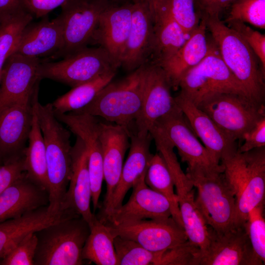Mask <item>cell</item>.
<instances>
[{
  "label": "cell",
  "mask_w": 265,
  "mask_h": 265,
  "mask_svg": "<svg viewBox=\"0 0 265 265\" xmlns=\"http://www.w3.org/2000/svg\"><path fill=\"white\" fill-rule=\"evenodd\" d=\"M25 172L24 156L0 163V194Z\"/></svg>",
  "instance_id": "obj_43"
},
{
  "label": "cell",
  "mask_w": 265,
  "mask_h": 265,
  "mask_svg": "<svg viewBox=\"0 0 265 265\" xmlns=\"http://www.w3.org/2000/svg\"><path fill=\"white\" fill-rule=\"evenodd\" d=\"M24 10L21 0H0V23Z\"/></svg>",
  "instance_id": "obj_47"
},
{
  "label": "cell",
  "mask_w": 265,
  "mask_h": 265,
  "mask_svg": "<svg viewBox=\"0 0 265 265\" xmlns=\"http://www.w3.org/2000/svg\"><path fill=\"white\" fill-rule=\"evenodd\" d=\"M207 29L206 17L201 16L198 25L183 46L172 57L159 65L164 71L172 88L177 89L184 74L207 54L210 41L207 38Z\"/></svg>",
  "instance_id": "obj_29"
},
{
  "label": "cell",
  "mask_w": 265,
  "mask_h": 265,
  "mask_svg": "<svg viewBox=\"0 0 265 265\" xmlns=\"http://www.w3.org/2000/svg\"><path fill=\"white\" fill-rule=\"evenodd\" d=\"M170 82L159 65L148 63L140 111L134 121L133 131L146 134L160 117L180 109L171 93Z\"/></svg>",
  "instance_id": "obj_15"
},
{
  "label": "cell",
  "mask_w": 265,
  "mask_h": 265,
  "mask_svg": "<svg viewBox=\"0 0 265 265\" xmlns=\"http://www.w3.org/2000/svg\"><path fill=\"white\" fill-rule=\"evenodd\" d=\"M63 45L62 28L57 17H46L28 24L24 30L14 53L28 57L51 56L59 52Z\"/></svg>",
  "instance_id": "obj_28"
},
{
  "label": "cell",
  "mask_w": 265,
  "mask_h": 265,
  "mask_svg": "<svg viewBox=\"0 0 265 265\" xmlns=\"http://www.w3.org/2000/svg\"><path fill=\"white\" fill-rule=\"evenodd\" d=\"M147 1L154 22L159 12L164 0H147Z\"/></svg>",
  "instance_id": "obj_48"
},
{
  "label": "cell",
  "mask_w": 265,
  "mask_h": 265,
  "mask_svg": "<svg viewBox=\"0 0 265 265\" xmlns=\"http://www.w3.org/2000/svg\"><path fill=\"white\" fill-rule=\"evenodd\" d=\"M32 97L0 108V156L3 162L23 156L31 129Z\"/></svg>",
  "instance_id": "obj_17"
},
{
  "label": "cell",
  "mask_w": 265,
  "mask_h": 265,
  "mask_svg": "<svg viewBox=\"0 0 265 265\" xmlns=\"http://www.w3.org/2000/svg\"><path fill=\"white\" fill-rule=\"evenodd\" d=\"M236 199L234 226L244 224L249 212L265 200V147L239 152L221 161Z\"/></svg>",
  "instance_id": "obj_4"
},
{
  "label": "cell",
  "mask_w": 265,
  "mask_h": 265,
  "mask_svg": "<svg viewBox=\"0 0 265 265\" xmlns=\"http://www.w3.org/2000/svg\"><path fill=\"white\" fill-rule=\"evenodd\" d=\"M142 175L132 186L130 199L114 210L104 224L114 225L144 219L167 218L171 216L167 199L149 187Z\"/></svg>",
  "instance_id": "obj_19"
},
{
  "label": "cell",
  "mask_w": 265,
  "mask_h": 265,
  "mask_svg": "<svg viewBox=\"0 0 265 265\" xmlns=\"http://www.w3.org/2000/svg\"><path fill=\"white\" fill-rule=\"evenodd\" d=\"M105 224L114 237L120 236L132 240L152 252H162L188 241L184 229L172 216L117 225Z\"/></svg>",
  "instance_id": "obj_14"
},
{
  "label": "cell",
  "mask_w": 265,
  "mask_h": 265,
  "mask_svg": "<svg viewBox=\"0 0 265 265\" xmlns=\"http://www.w3.org/2000/svg\"><path fill=\"white\" fill-rule=\"evenodd\" d=\"M111 3L116 4H123L128 1H131L132 0H106Z\"/></svg>",
  "instance_id": "obj_49"
},
{
  "label": "cell",
  "mask_w": 265,
  "mask_h": 265,
  "mask_svg": "<svg viewBox=\"0 0 265 265\" xmlns=\"http://www.w3.org/2000/svg\"><path fill=\"white\" fill-rule=\"evenodd\" d=\"M145 181L149 187L167 199L172 217L184 228L172 177L159 153L153 155L145 173Z\"/></svg>",
  "instance_id": "obj_33"
},
{
  "label": "cell",
  "mask_w": 265,
  "mask_h": 265,
  "mask_svg": "<svg viewBox=\"0 0 265 265\" xmlns=\"http://www.w3.org/2000/svg\"><path fill=\"white\" fill-rule=\"evenodd\" d=\"M190 34L165 11L161 10L154 21V46L151 62L157 65L172 57L183 46Z\"/></svg>",
  "instance_id": "obj_30"
},
{
  "label": "cell",
  "mask_w": 265,
  "mask_h": 265,
  "mask_svg": "<svg viewBox=\"0 0 265 265\" xmlns=\"http://www.w3.org/2000/svg\"><path fill=\"white\" fill-rule=\"evenodd\" d=\"M205 17L207 29L226 65L249 97L257 103L264 104L265 70L257 55L244 39L219 16Z\"/></svg>",
  "instance_id": "obj_2"
},
{
  "label": "cell",
  "mask_w": 265,
  "mask_h": 265,
  "mask_svg": "<svg viewBox=\"0 0 265 265\" xmlns=\"http://www.w3.org/2000/svg\"><path fill=\"white\" fill-rule=\"evenodd\" d=\"M46 148L48 182V209L60 210L69 184L72 170L70 132L55 117L52 104L35 102Z\"/></svg>",
  "instance_id": "obj_1"
},
{
  "label": "cell",
  "mask_w": 265,
  "mask_h": 265,
  "mask_svg": "<svg viewBox=\"0 0 265 265\" xmlns=\"http://www.w3.org/2000/svg\"><path fill=\"white\" fill-rule=\"evenodd\" d=\"M200 249L188 240L160 252L157 265H195Z\"/></svg>",
  "instance_id": "obj_41"
},
{
  "label": "cell",
  "mask_w": 265,
  "mask_h": 265,
  "mask_svg": "<svg viewBox=\"0 0 265 265\" xmlns=\"http://www.w3.org/2000/svg\"><path fill=\"white\" fill-rule=\"evenodd\" d=\"M48 192L26 172L0 194V222L48 205Z\"/></svg>",
  "instance_id": "obj_26"
},
{
  "label": "cell",
  "mask_w": 265,
  "mask_h": 265,
  "mask_svg": "<svg viewBox=\"0 0 265 265\" xmlns=\"http://www.w3.org/2000/svg\"><path fill=\"white\" fill-rule=\"evenodd\" d=\"M227 24V26L235 30L250 46L265 70V35L241 22L231 21Z\"/></svg>",
  "instance_id": "obj_42"
},
{
  "label": "cell",
  "mask_w": 265,
  "mask_h": 265,
  "mask_svg": "<svg viewBox=\"0 0 265 265\" xmlns=\"http://www.w3.org/2000/svg\"><path fill=\"white\" fill-rule=\"evenodd\" d=\"M243 143L238 147L239 152L265 147V116L259 119L250 129L244 133Z\"/></svg>",
  "instance_id": "obj_44"
},
{
  "label": "cell",
  "mask_w": 265,
  "mask_h": 265,
  "mask_svg": "<svg viewBox=\"0 0 265 265\" xmlns=\"http://www.w3.org/2000/svg\"><path fill=\"white\" fill-rule=\"evenodd\" d=\"M174 99L193 132L218 163L237 152L236 140L222 130L194 104L180 94Z\"/></svg>",
  "instance_id": "obj_22"
},
{
  "label": "cell",
  "mask_w": 265,
  "mask_h": 265,
  "mask_svg": "<svg viewBox=\"0 0 265 265\" xmlns=\"http://www.w3.org/2000/svg\"><path fill=\"white\" fill-rule=\"evenodd\" d=\"M161 10L167 12L188 34L195 29L201 20L195 0H164Z\"/></svg>",
  "instance_id": "obj_38"
},
{
  "label": "cell",
  "mask_w": 265,
  "mask_h": 265,
  "mask_svg": "<svg viewBox=\"0 0 265 265\" xmlns=\"http://www.w3.org/2000/svg\"><path fill=\"white\" fill-rule=\"evenodd\" d=\"M2 162H3V161H2V160L1 158V157H0V163H2Z\"/></svg>",
  "instance_id": "obj_51"
},
{
  "label": "cell",
  "mask_w": 265,
  "mask_h": 265,
  "mask_svg": "<svg viewBox=\"0 0 265 265\" xmlns=\"http://www.w3.org/2000/svg\"><path fill=\"white\" fill-rule=\"evenodd\" d=\"M117 265H157L160 252L149 251L137 242L120 236L114 238Z\"/></svg>",
  "instance_id": "obj_36"
},
{
  "label": "cell",
  "mask_w": 265,
  "mask_h": 265,
  "mask_svg": "<svg viewBox=\"0 0 265 265\" xmlns=\"http://www.w3.org/2000/svg\"><path fill=\"white\" fill-rule=\"evenodd\" d=\"M72 215L66 211L51 213L46 205L0 222V261L27 235Z\"/></svg>",
  "instance_id": "obj_27"
},
{
  "label": "cell",
  "mask_w": 265,
  "mask_h": 265,
  "mask_svg": "<svg viewBox=\"0 0 265 265\" xmlns=\"http://www.w3.org/2000/svg\"><path fill=\"white\" fill-rule=\"evenodd\" d=\"M130 146L127 159L123 164L118 183L113 191L109 206L106 212L99 216L98 220L104 223L106 218L122 204L128 191L136 181L146 173L153 154L150 146L152 137L150 133L139 134L130 132Z\"/></svg>",
  "instance_id": "obj_25"
},
{
  "label": "cell",
  "mask_w": 265,
  "mask_h": 265,
  "mask_svg": "<svg viewBox=\"0 0 265 265\" xmlns=\"http://www.w3.org/2000/svg\"><path fill=\"white\" fill-rule=\"evenodd\" d=\"M148 65L141 66L119 80H111L90 103L74 112L101 117L129 131L133 129L141 107Z\"/></svg>",
  "instance_id": "obj_3"
},
{
  "label": "cell",
  "mask_w": 265,
  "mask_h": 265,
  "mask_svg": "<svg viewBox=\"0 0 265 265\" xmlns=\"http://www.w3.org/2000/svg\"><path fill=\"white\" fill-rule=\"evenodd\" d=\"M56 118L65 124L85 145L91 183V201L95 212L99 207V198L104 180L103 162L99 135L100 121L85 113H54Z\"/></svg>",
  "instance_id": "obj_16"
},
{
  "label": "cell",
  "mask_w": 265,
  "mask_h": 265,
  "mask_svg": "<svg viewBox=\"0 0 265 265\" xmlns=\"http://www.w3.org/2000/svg\"><path fill=\"white\" fill-rule=\"evenodd\" d=\"M67 0H21L24 8L33 17L43 18Z\"/></svg>",
  "instance_id": "obj_45"
},
{
  "label": "cell",
  "mask_w": 265,
  "mask_h": 265,
  "mask_svg": "<svg viewBox=\"0 0 265 265\" xmlns=\"http://www.w3.org/2000/svg\"><path fill=\"white\" fill-rule=\"evenodd\" d=\"M71 156V178L61 211L79 214L89 226L96 215L90 206L91 190L87 153L83 142L78 136L72 146Z\"/></svg>",
  "instance_id": "obj_23"
},
{
  "label": "cell",
  "mask_w": 265,
  "mask_h": 265,
  "mask_svg": "<svg viewBox=\"0 0 265 265\" xmlns=\"http://www.w3.org/2000/svg\"><path fill=\"white\" fill-rule=\"evenodd\" d=\"M99 135L102 146L104 180L106 185L100 215L107 209L118 183L125 153L130 148V132L124 126L100 121Z\"/></svg>",
  "instance_id": "obj_21"
},
{
  "label": "cell",
  "mask_w": 265,
  "mask_h": 265,
  "mask_svg": "<svg viewBox=\"0 0 265 265\" xmlns=\"http://www.w3.org/2000/svg\"><path fill=\"white\" fill-rule=\"evenodd\" d=\"M116 73V71H111L104 74L91 81L73 87L52 103L54 112L66 113L82 108L112 80Z\"/></svg>",
  "instance_id": "obj_34"
},
{
  "label": "cell",
  "mask_w": 265,
  "mask_h": 265,
  "mask_svg": "<svg viewBox=\"0 0 265 265\" xmlns=\"http://www.w3.org/2000/svg\"><path fill=\"white\" fill-rule=\"evenodd\" d=\"M225 21H239L265 28V0H235Z\"/></svg>",
  "instance_id": "obj_37"
},
{
  "label": "cell",
  "mask_w": 265,
  "mask_h": 265,
  "mask_svg": "<svg viewBox=\"0 0 265 265\" xmlns=\"http://www.w3.org/2000/svg\"><path fill=\"white\" fill-rule=\"evenodd\" d=\"M37 244L35 233L27 235L0 261V265H34Z\"/></svg>",
  "instance_id": "obj_40"
},
{
  "label": "cell",
  "mask_w": 265,
  "mask_h": 265,
  "mask_svg": "<svg viewBox=\"0 0 265 265\" xmlns=\"http://www.w3.org/2000/svg\"><path fill=\"white\" fill-rule=\"evenodd\" d=\"M235 0H195L200 16H219Z\"/></svg>",
  "instance_id": "obj_46"
},
{
  "label": "cell",
  "mask_w": 265,
  "mask_h": 265,
  "mask_svg": "<svg viewBox=\"0 0 265 265\" xmlns=\"http://www.w3.org/2000/svg\"><path fill=\"white\" fill-rule=\"evenodd\" d=\"M89 227L90 233L82 251V260L97 265H117L114 237L109 227L96 216Z\"/></svg>",
  "instance_id": "obj_32"
},
{
  "label": "cell",
  "mask_w": 265,
  "mask_h": 265,
  "mask_svg": "<svg viewBox=\"0 0 265 265\" xmlns=\"http://www.w3.org/2000/svg\"><path fill=\"white\" fill-rule=\"evenodd\" d=\"M118 67L104 48L87 47L58 61H41L38 73L41 80L51 79L73 88Z\"/></svg>",
  "instance_id": "obj_9"
},
{
  "label": "cell",
  "mask_w": 265,
  "mask_h": 265,
  "mask_svg": "<svg viewBox=\"0 0 265 265\" xmlns=\"http://www.w3.org/2000/svg\"><path fill=\"white\" fill-rule=\"evenodd\" d=\"M208 230V244L200 251L195 265H265L254 252L245 223L221 232Z\"/></svg>",
  "instance_id": "obj_13"
},
{
  "label": "cell",
  "mask_w": 265,
  "mask_h": 265,
  "mask_svg": "<svg viewBox=\"0 0 265 265\" xmlns=\"http://www.w3.org/2000/svg\"><path fill=\"white\" fill-rule=\"evenodd\" d=\"M197 189L196 206L207 225L217 232L234 226L236 199L223 171L186 170Z\"/></svg>",
  "instance_id": "obj_7"
},
{
  "label": "cell",
  "mask_w": 265,
  "mask_h": 265,
  "mask_svg": "<svg viewBox=\"0 0 265 265\" xmlns=\"http://www.w3.org/2000/svg\"><path fill=\"white\" fill-rule=\"evenodd\" d=\"M196 106L236 141L241 140L244 133L265 116L264 104L233 93L212 95Z\"/></svg>",
  "instance_id": "obj_10"
},
{
  "label": "cell",
  "mask_w": 265,
  "mask_h": 265,
  "mask_svg": "<svg viewBox=\"0 0 265 265\" xmlns=\"http://www.w3.org/2000/svg\"><path fill=\"white\" fill-rule=\"evenodd\" d=\"M39 58L14 53L2 68L0 85V108L8 104L30 98L38 90Z\"/></svg>",
  "instance_id": "obj_18"
},
{
  "label": "cell",
  "mask_w": 265,
  "mask_h": 265,
  "mask_svg": "<svg viewBox=\"0 0 265 265\" xmlns=\"http://www.w3.org/2000/svg\"><path fill=\"white\" fill-rule=\"evenodd\" d=\"M37 244L34 265H80L82 251L90 233L88 223L73 215L35 232Z\"/></svg>",
  "instance_id": "obj_5"
},
{
  "label": "cell",
  "mask_w": 265,
  "mask_h": 265,
  "mask_svg": "<svg viewBox=\"0 0 265 265\" xmlns=\"http://www.w3.org/2000/svg\"><path fill=\"white\" fill-rule=\"evenodd\" d=\"M149 132L172 177L183 227L188 240L202 251L209 241V230L195 203V187L183 171L174 153V147L162 132L155 126Z\"/></svg>",
  "instance_id": "obj_6"
},
{
  "label": "cell",
  "mask_w": 265,
  "mask_h": 265,
  "mask_svg": "<svg viewBox=\"0 0 265 265\" xmlns=\"http://www.w3.org/2000/svg\"><path fill=\"white\" fill-rule=\"evenodd\" d=\"M178 87L181 89L179 94L195 105L207 97L220 93H236L250 98L223 61L212 40L210 41L205 57L184 74Z\"/></svg>",
  "instance_id": "obj_8"
},
{
  "label": "cell",
  "mask_w": 265,
  "mask_h": 265,
  "mask_svg": "<svg viewBox=\"0 0 265 265\" xmlns=\"http://www.w3.org/2000/svg\"><path fill=\"white\" fill-rule=\"evenodd\" d=\"M116 4L106 0H67L57 17L62 28L63 45L52 58L64 57L90 44L102 13Z\"/></svg>",
  "instance_id": "obj_11"
},
{
  "label": "cell",
  "mask_w": 265,
  "mask_h": 265,
  "mask_svg": "<svg viewBox=\"0 0 265 265\" xmlns=\"http://www.w3.org/2000/svg\"><path fill=\"white\" fill-rule=\"evenodd\" d=\"M154 126L177 149L181 160L187 165V169L224 171L222 164L198 139L180 109L160 117Z\"/></svg>",
  "instance_id": "obj_12"
},
{
  "label": "cell",
  "mask_w": 265,
  "mask_h": 265,
  "mask_svg": "<svg viewBox=\"0 0 265 265\" xmlns=\"http://www.w3.org/2000/svg\"><path fill=\"white\" fill-rule=\"evenodd\" d=\"M33 19L24 10L0 23V71L7 59L15 53L24 30Z\"/></svg>",
  "instance_id": "obj_35"
},
{
  "label": "cell",
  "mask_w": 265,
  "mask_h": 265,
  "mask_svg": "<svg viewBox=\"0 0 265 265\" xmlns=\"http://www.w3.org/2000/svg\"><path fill=\"white\" fill-rule=\"evenodd\" d=\"M129 33L121 66L132 72L148 63L154 46V22L147 0H132Z\"/></svg>",
  "instance_id": "obj_20"
},
{
  "label": "cell",
  "mask_w": 265,
  "mask_h": 265,
  "mask_svg": "<svg viewBox=\"0 0 265 265\" xmlns=\"http://www.w3.org/2000/svg\"><path fill=\"white\" fill-rule=\"evenodd\" d=\"M265 200L249 212L245 223L249 238L257 257L265 263Z\"/></svg>",
  "instance_id": "obj_39"
},
{
  "label": "cell",
  "mask_w": 265,
  "mask_h": 265,
  "mask_svg": "<svg viewBox=\"0 0 265 265\" xmlns=\"http://www.w3.org/2000/svg\"><path fill=\"white\" fill-rule=\"evenodd\" d=\"M2 76V69L0 71V85Z\"/></svg>",
  "instance_id": "obj_50"
},
{
  "label": "cell",
  "mask_w": 265,
  "mask_h": 265,
  "mask_svg": "<svg viewBox=\"0 0 265 265\" xmlns=\"http://www.w3.org/2000/svg\"><path fill=\"white\" fill-rule=\"evenodd\" d=\"M34 99L33 117L27 145L24 151L25 170L27 177L48 193L46 148L37 116Z\"/></svg>",
  "instance_id": "obj_31"
},
{
  "label": "cell",
  "mask_w": 265,
  "mask_h": 265,
  "mask_svg": "<svg viewBox=\"0 0 265 265\" xmlns=\"http://www.w3.org/2000/svg\"><path fill=\"white\" fill-rule=\"evenodd\" d=\"M132 0L108 7L100 17L90 43L106 50L119 67L129 33Z\"/></svg>",
  "instance_id": "obj_24"
}]
</instances>
